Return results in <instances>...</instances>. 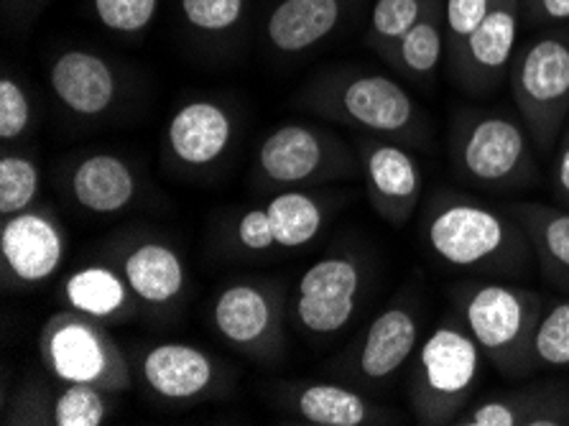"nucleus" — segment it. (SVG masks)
Returning <instances> with one entry per match:
<instances>
[{
    "mask_svg": "<svg viewBox=\"0 0 569 426\" xmlns=\"http://www.w3.org/2000/svg\"><path fill=\"white\" fill-rule=\"evenodd\" d=\"M427 248L445 266L482 276H521L531 268L533 248L508 210L478 199L437 192L421 222Z\"/></svg>",
    "mask_w": 569,
    "mask_h": 426,
    "instance_id": "f257e3e1",
    "label": "nucleus"
},
{
    "mask_svg": "<svg viewBox=\"0 0 569 426\" xmlns=\"http://www.w3.org/2000/svg\"><path fill=\"white\" fill-rule=\"evenodd\" d=\"M297 102L315 116L358 133L391 138L407 146L432 143L427 112L407 87L381 72L358 67L327 69L301 87Z\"/></svg>",
    "mask_w": 569,
    "mask_h": 426,
    "instance_id": "f03ea898",
    "label": "nucleus"
},
{
    "mask_svg": "<svg viewBox=\"0 0 569 426\" xmlns=\"http://www.w3.org/2000/svg\"><path fill=\"white\" fill-rule=\"evenodd\" d=\"M450 164L457 179L486 192H519L539 177L529 130L506 110H457L450 126Z\"/></svg>",
    "mask_w": 569,
    "mask_h": 426,
    "instance_id": "7ed1b4c3",
    "label": "nucleus"
},
{
    "mask_svg": "<svg viewBox=\"0 0 569 426\" xmlns=\"http://www.w3.org/2000/svg\"><path fill=\"white\" fill-rule=\"evenodd\" d=\"M452 297L460 321L501 376L519 380L537 370L533 335L547 297L506 281L460 284Z\"/></svg>",
    "mask_w": 569,
    "mask_h": 426,
    "instance_id": "20e7f679",
    "label": "nucleus"
},
{
    "mask_svg": "<svg viewBox=\"0 0 569 426\" xmlns=\"http://www.w3.org/2000/svg\"><path fill=\"white\" fill-rule=\"evenodd\" d=\"M486 355L460 319L447 317L421 340L411 358L407 398L425 426L455 424L472 404Z\"/></svg>",
    "mask_w": 569,
    "mask_h": 426,
    "instance_id": "39448f33",
    "label": "nucleus"
},
{
    "mask_svg": "<svg viewBox=\"0 0 569 426\" xmlns=\"http://www.w3.org/2000/svg\"><path fill=\"white\" fill-rule=\"evenodd\" d=\"M508 85L533 149L551 153L569 120V33L541 31L521 43Z\"/></svg>",
    "mask_w": 569,
    "mask_h": 426,
    "instance_id": "423d86ee",
    "label": "nucleus"
},
{
    "mask_svg": "<svg viewBox=\"0 0 569 426\" xmlns=\"http://www.w3.org/2000/svg\"><path fill=\"white\" fill-rule=\"evenodd\" d=\"M356 174H360V156L338 133L309 123H283L258 146L251 177L258 189L281 192Z\"/></svg>",
    "mask_w": 569,
    "mask_h": 426,
    "instance_id": "0eeeda50",
    "label": "nucleus"
},
{
    "mask_svg": "<svg viewBox=\"0 0 569 426\" xmlns=\"http://www.w3.org/2000/svg\"><path fill=\"white\" fill-rule=\"evenodd\" d=\"M39 358L54 380L92 384L126 394L133 386L131 358L120 350L106 325L74 309H62L47 319L39 335Z\"/></svg>",
    "mask_w": 569,
    "mask_h": 426,
    "instance_id": "6e6552de",
    "label": "nucleus"
},
{
    "mask_svg": "<svg viewBox=\"0 0 569 426\" xmlns=\"http://www.w3.org/2000/svg\"><path fill=\"white\" fill-rule=\"evenodd\" d=\"M210 317L214 333L256 363H273L287 350L289 297L273 278H236L220 286Z\"/></svg>",
    "mask_w": 569,
    "mask_h": 426,
    "instance_id": "1a4fd4ad",
    "label": "nucleus"
},
{
    "mask_svg": "<svg viewBox=\"0 0 569 426\" xmlns=\"http://www.w3.org/2000/svg\"><path fill=\"white\" fill-rule=\"evenodd\" d=\"M366 284V260L352 250H335L307 268L289 299V317L299 335L330 340L356 317Z\"/></svg>",
    "mask_w": 569,
    "mask_h": 426,
    "instance_id": "9d476101",
    "label": "nucleus"
},
{
    "mask_svg": "<svg viewBox=\"0 0 569 426\" xmlns=\"http://www.w3.org/2000/svg\"><path fill=\"white\" fill-rule=\"evenodd\" d=\"M330 220V202L312 189H281L230 220L228 242L238 254L273 256L301 250Z\"/></svg>",
    "mask_w": 569,
    "mask_h": 426,
    "instance_id": "9b49d317",
    "label": "nucleus"
},
{
    "mask_svg": "<svg viewBox=\"0 0 569 426\" xmlns=\"http://www.w3.org/2000/svg\"><path fill=\"white\" fill-rule=\"evenodd\" d=\"M133 376L167 404H202L230 388V373L214 355L189 343H157L131 358Z\"/></svg>",
    "mask_w": 569,
    "mask_h": 426,
    "instance_id": "f8f14e48",
    "label": "nucleus"
},
{
    "mask_svg": "<svg viewBox=\"0 0 569 426\" xmlns=\"http://www.w3.org/2000/svg\"><path fill=\"white\" fill-rule=\"evenodd\" d=\"M67 254V232L51 207L33 205L0 222V271L6 291H23L49 281Z\"/></svg>",
    "mask_w": 569,
    "mask_h": 426,
    "instance_id": "ddd939ff",
    "label": "nucleus"
},
{
    "mask_svg": "<svg viewBox=\"0 0 569 426\" xmlns=\"http://www.w3.org/2000/svg\"><path fill=\"white\" fill-rule=\"evenodd\" d=\"M236 141V112L222 100L194 98L171 112L163 133V156L174 171L197 177L218 169Z\"/></svg>",
    "mask_w": 569,
    "mask_h": 426,
    "instance_id": "4468645a",
    "label": "nucleus"
},
{
    "mask_svg": "<svg viewBox=\"0 0 569 426\" xmlns=\"http://www.w3.org/2000/svg\"><path fill=\"white\" fill-rule=\"evenodd\" d=\"M521 0H496L476 31L447 55L455 85L468 95H490L511 69L519 41Z\"/></svg>",
    "mask_w": 569,
    "mask_h": 426,
    "instance_id": "2eb2a0df",
    "label": "nucleus"
},
{
    "mask_svg": "<svg viewBox=\"0 0 569 426\" xmlns=\"http://www.w3.org/2000/svg\"><path fill=\"white\" fill-rule=\"evenodd\" d=\"M356 146L370 207L383 217V222L403 228L417 212L425 189L417 156L407 149V143L381 136L360 133Z\"/></svg>",
    "mask_w": 569,
    "mask_h": 426,
    "instance_id": "dca6fc26",
    "label": "nucleus"
},
{
    "mask_svg": "<svg viewBox=\"0 0 569 426\" xmlns=\"http://www.w3.org/2000/svg\"><path fill=\"white\" fill-rule=\"evenodd\" d=\"M49 87L54 100L74 118H102L118 106V67L106 55L90 49H64L51 59Z\"/></svg>",
    "mask_w": 569,
    "mask_h": 426,
    "instance_id": "f3484780",
    "label": "nucleus"
},
{
    "mask_svg": "<svg viewBox=\"0 0 569 426\" xmlns=\"http://www.w3.org/2000/svg\"><path fill=\"white\" fill-rule=\"evenodd\" d=\"M419 315L409 301H391L370 321L363 340L350 355V373L358 384L383 386L411 363L419 347Z\"/></svg>",
    "mask_w": 569,
    "mask_h": 426,
    "instance_id": "a211bd4d",
    "label": "nucleus"
},
{
    "mask_svg": "<svg viewBox=\"0 0 569 426\" xmlns=\"http://www.w3.org/2000/svg\"><path fill=\"white\" fill-rule=\"evenodd\" d=\"M110 264L131 286L141 309L163 311L182 301L187 291V266L179 250L161 238H131L116 248Z\"/></svg>",
    "mask_w": 569,
    "mask_h": 426,
    "instance_id": "6ab92c4d",
    "label": "nucleus"
},
{
    "mask_svg": "<svg viewBox=\"0 0 569 426\" xmlns=\"http://www.w3.org/2000/svg\"><path fill=\"white\" fill-rule=\"evenodd\" d=\"M276 404L301 424L312 426H376L396 419L393 412H386L360 390L327 380H295L276 386Z\"/></svg>",
    "mask_w": 569,
    "mask_h": 426,
    "instance_id": "aec40b11",
    "label": "nucleus"
},
{
    "mask_svg": "<svg viewBox=\"0 0 569 426\" xmlns=\"http://www.w3.org/2000/svg\"><path fill=\"white\" fill-rule=\"evenodd\" d=\"M64 187L72 205L80 207L82 212L110 217L126 212L136 202L141 181L123 156L94 151L69 167Z\"/></svg>",
    "mask_w": 569,
    "mask_h": 426,
    "instance_id": "412c9836",
    "label": "nucleus"
},
{
    "mask_svg": "<svg viewBox=\"0 0 569 426\" xmlns=\"http://www.w3.org/2000/svg\"><path fill=\"white\" fill-rule=\"evenodd\" d=\"M457 426H569V388L537 384L470 404Z\"/></svg>",
    "mask_w": 569,
    "mask_h": 426,
    "instance_id": "4be33fe9",
    "label": "nucleus"
},
{
    "mask_svg": "<svg viewBox=\"0 0 569 426\" xmlns=\"http://www.w3.org/2000/svg\"><path fill=\"white\" fill-rule=\"evenodd\" d=\"M352 0H279L266 19V41L283 57L307 55L342 23Z\"/></svg>",
    "mask_w": 569,
    "mask_h": 426,
    "instance_id": "5701e85b",
    "label": "nucleus"
},
{
    "mask_svg": "<svg viewBox=\"0 0 569 426\" xmlns=\"http://www.w3.org/2000/svg\"><path fill=\"white\" fill-rule=\"evenodd\" d=\"M67 309L80 311L102 325H120L131 319L141 304L116 264H88L69 274L62 284Z\"/></svg>",
    "mask_w": 569,
    "mask_h": 426,
    "instance_id": "b1692460",
    "label": "nucleus"
},
{
    "mask_svg": "<svg viewBox=\"0 0 569 426\" xmlns=\"http://www.w3.org/2000/svg\"><path fill=\"white\" fill-rule=\"evenodd\" d=\"M506 210L529 238L545 278L569 291V207L511 202Z\"/></svg>",
    "mask_w": 569,
    "mask_h": 426,
    "instance_id": "393cba45",
    "label": "nucleus"
},
{
    "mask_svg": "<svg viewBox=\"0 0 569 426\" xmlns=\"http://www.w3.org/2000/svg\"><path fill=\"white\" fill-rule=\"evenodd\" d=\"M383 59L409 80L432 85L447 59L445 0H432L425 16L386 51Z\"/></svg>",
    "mask_w": 569,
    "mask_h": 426,
    "instance_id": "a878e982",
    "label": "nucleus"
},
{
    "mask_svg": "<svg viewBox=\"0 0 569 426\" xmlns=\"http://www.w3.org/2000/svg\"><path fill=\"white\" fill-rule=\"evenodd\" d=\"M54 384V426H100L108 422L116 394L92 384Z\"/></svg>",
    "mask_w": 569,
    "mask_h": 426,
    "instance_id": "bb28decb",
    "label": "nucleus"
},
{
    "mask_svg": "<svg viewBox=\"0 0 569 426\" xmlns=\"http://www.w3.org/2000/svg\"><path fill=\"white\" fill-rule=\"evenodd\" d=\"M41 169L37 159L19 151L0 156V215H19L39 202Z\"/></svg>",
    "mask_w": 569,
    "mask_h": 426,
    "instance_id": "cd10ccee",
    "label": "nucleus"
},
{
    "mask_svg": "<svg viewBox=\"0 0 569 426\" xmlns=\"http://www.w3.org/2000/svg\"><path fill=\"white\" fill-rule=\"evenodd\" d=\"M429 3L432 0H376L370 8L366 47L383 57L425 16Z\"/></svg>",
    "mask_w": 569,
    "mask_h": 426,
    "instance_id": "c85d7f7f",
    "label": "nucleus"
},
{
    "mask_svg": "<svg viewBox=\"0 0 569 426\" xmlns=\"http://www.w3.org/2000/svg\"><path fill=\"white\" fill-rule=\"evenodd\" d=\"M533 368H569V297L547 299L533 335Z\"/></svg>",
    "mask_w": 569,
    "mask_h": 426,
    "instance_id": "c756f323",
    "label": "nucleus"
},
{
    "mask_svg": "<svg viewBox=\"0 0 569 426\" xmlns=\"http://www.w3.org/2000/svg\"><path fill=\"white\" fill-rule=\"evenodd\" d=\"M189 31L200 37H226L246 19L248 0H179Z\"/></svg>",
    "mask_w": 569,
    "mask_h": 426,
    "instance_id": "7c9ffc66",
    "label": "nucleus"
},
{
    "mask_svg": "<svg viewBox=\"0 0 569 426\" xmlns=\"http://www.w3.org/2000/svg\"><path fill=\"white\" fill-rule=\"evenodd\" d=\"M54 394L57 384L44 380H23L13 390L3 408V424L8 426H54Z\"/></svg>",
    "mask_w": 569,
    "mask_h": 426,
    "instance_id": "2f4dec72",
    "label": "nucleus"
},
{
    "mask_svg": "<svg viewBox=\"0 0 569 426\" xmlns=\"http://www.w3.org/2000/svg\"><path fill=\"white\" fill-rule=\"evenodd\" d=\"M159 0H92L94 19L120 37H143L157 16Z\"/></svg>",
    "mask_w": 569,
    "mask_h": 426,
    "instance_id": "473e14b6",
    "label": "nucleus"
},
{
    "mask_svg": "<svg viewBox=\"0 0 569 426\" xmlns=\"http://www.w3.org/2000/svg\"><path fill=\"white\" fill-rule=\"evenodd\" d=\"M33 123V106L26 87L11 75L0 80V138L3 143H16L29 133Z\"/></svg>",
    "mask_w": 569,
    "mask_h": 426,
    "instance_id": "72a5a7b5",
    "label": "nucleus"
},
{
    "mask_svg": "<svg viewBox=\"0 0 569 426\" xmlns=\"http://www.w3.org/2000/svg\"><path fill=\"white\" fill-rule=\"evenodd\" d=\"M493 3L496 0H445L447 55H452V51L478 29L482 19L490 13Z\"/></svg>",
    "mask_w": 569,
    "mask_h": 426,
    "instance_id": "f704fd0d",
    "label": "nucleus"
},
{
    "mask_svg": "<svg viewBox=\"0 0 569 426\" xmlns=\"http://www.w3.org/2000/svg\"><path fill=\"white\" fill-rule=\"evenodd\" d=\"M551 192L562 207H569V120L555 146V167H551Z\"/></svg>",
    "mask_w": 569,
    "mask_h": 426,
    "instance_id": "c9c22d12",
    "label": "nucleus"
},
{
    "mask_svg": "<svg viewBox=\"0 0 569 426\" xmlns=\"http://www.w3.org/2000/svg\"><path fill=\"white\" fill-rule=\"evenodd\" d=\"M521 16L529 23H565L569 21V0H521Z\"/></svg>",
    "mask_w": 569,
    "mask_h": 426,
    "instance_id": "e433bc0d",
    "label": "nucleus"
},
{
    "mask_svg": "<svg viewBox=\"0 0 569 426\" xmlns=\"http://www.w3.org/2000/svg\"><path fill=\"white\" fill-rule=\"evenodd\" d=\"M3 3H6L8 8H23V6L33 3V0H3Z\"/></svg>",
    "mask_w": 569,
    "mask_h": 426,
    "instance_id": "4c0bfd02",
    "label": "nucleus"
}]
</instances>
